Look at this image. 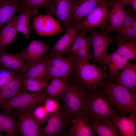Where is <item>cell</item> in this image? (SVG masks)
I'll use <instances>...</instances> for the list:
<instances>
[{
	"label": "cell",
	"mask_w": 136,
	"mask_h": 136,
	"mask_svg": "<svg viewBox=\"0 0 136 136\" xmlns=\"http://www.w3.org/2000/svg\"><path fill=\"white\" fill-rule=\"evenodd\" d=\"M87 31H79L76 34L72 43L73 45L67 51L66 54L76 55L79 51L83 50H90L91 45L90 37L87 36Z\"/></svg>",
	"instance_id": "cell-29"
},
{
	"label": "cell",
	"mask_w": 136,
	"mask_h": 136,
	"mask_svg": "<svg viewBox=\"0 0 136 136\" xmlns=\"http://www.w3.org/2000/svg\"><path fill=\"white\" fill-rule=\"evenodd\" d=\"M0 65L9 70L22 73L29 67L16 54L8 53L5 49L0 50Z\"/></svg>",
	"instance_id": "cell-21"
},
{
	"label": "cell",
	"mask_w": 136,
	"mask_h": 136,
	"mask_svg": "<svg viewBox=\"0 0 136 136\" xmlns=\"http://www.w3.org/2000/svg\"><path fill=\"white\" fill-rule=\"evenodd\" d=\"M111 80L136 94V63H129Z\"/></svg>",
	"instance_id": "cell-18"
},
{
	"label": "cell",
	"mask_w": 136,
	"mask_h": 136,
	"mask_svg": "<svg viewBox=\"0 0 136 136\" xmlns=\"http://www.w3.org/2000/svg\"><path fill=\"white\" fill-rule=\"evenodd\" d=\"M47 0H25L21 3V8L38 9L42 7Z\"/></svg>",
	"instance_id": "cell-37"
},
{
	"label": "cell",
	"mask_w": 136,
	"mask_h": 136,
	"mask_svg": "<svg viewBox=\"0 0 136 136\" xmlns=\"http://www.w3.org/2000/svg\"><path fill=\"white\" fill-rule=\"evenodd\" d=\"M45 88L37 92L23 91L0 105V109L10 111L32 112L36 107L44 103L49 97Z\"/></svg>",
	"instance_id": "cell-4"
},
{
	"label": "cell",
	"mask_w": 136,
	"mask_h": 136,
	"mask_svg": "<svg viewBox=\"0 0 136 136\" xmlns=\"http://www.w3.org/2000/svg\"><path fill=\"white\" fill-rule=\"evenodd\" d=\"M97 88L120 115H136V94L108 76Z\"/></svg>",
	"instance_id": "cell-1"
},
{
	"label": "cell",
	"mask_w": 136,
	"mask_h": 136,
	"mask_svg": "<svg viewBox=\"0 0 136 136\" xmlns=\"http://www.w3.org/2000/svg\"><path fill=\"white\" fill-rule=\"evenodd\" d=\"M15 111L17 115V129L20 134L22 136H43L44 128L32 112Z\"/></svg>",
	"instance_id": "cell-11"
},
{
	"label": "cell",
	"mask_w": 136,
	"mask_h": 136,
	"mask_svg": "<svg viewBox=\"0 0 136 136\" xmlns=\"http://www.w3.org/2000/svg\"><path fill=\"white\" fill-rule=\"evenodd\" d=\"M49 48L46 42L34 40L26 48L16 54L30 66L44 57Z\"/></svg>",
	"instance_id": "cell-13"
},
{
	"label": "cell",
	"mask_w": 136,
	"mask_h": 136,
	"mask_svg": "<svg viewBox=\"0 0 136 136\" xmlns=\"http://www.w3.org/2000/svg\"><path fill=\"white\" fill-rule=\"evenodd\" d=\"M79 31L78 24L69 26L66 28L64 34L51 49L52 54L60 56L66 54L76 34Z\"/></svg>",
	"instance_id": "cell-20"
},
{
	"label": "cell",
	"mask_w": 136,
	"mask_h": 136,
	"mask_svg": "<svg viewBox=\"0 0 136 136\" xmlns=\"http://www.w3.org/2000/svg\"><path fill=\"white\" fill-rule=\"evenodd\" d=\"M83 112L90 124L100 122L111 124L120 115L97 88H88Z\"/></svg>",
	"instance_id": "cell-2"
},
{
	"label": "cell",
	"mask_w": 136,
	"mask_h": 136,
	"mask_svg": "<svg viewBox=\"0 0 136 136\" xmlns=\"http://www.w3.org/2000/svg\"><path fill=\"white\" fill-rule=\"evenodd\" d=\"M73 0H47L43 7L47 14L54 15L65 29L72 26L71 21Z\"/></svg>",
	"instance_id": "cell-10"
},
{
	"label": "cell",
	"mask_w": 136,
	"mask_h": 136,
	"mask_svg": "<svg viewBox=\"0 0 136 136\" xmlns=\"http://www.w3.org/2000/svg\"><path fill=\"white\" fill-rule=\"evenodd\" d=\"M48 57L45 56L41 60L29 66L25 72L23 73L24 77L46 82Z\"/></svg>",
	"instance_id": "cell-28"
},
{
	"label": "cell",
	"mask_w": 136,
	"mask_h": 136,
	"mask_svg": "<svg viewBox=\"0 0 136 136\" xmlns=\"http://www.w3.org/2000/svg\"><path fill=\"white\" fill-rule=\"evenodd\" d=\"M44 103L43 106L49 115L58 111L62 105L61 100L49 97Z\"/></svg>",
	"instance_id": "cell-34"
},
{
	"label": "cell",
	"mask_w": 136,
	"mask_h": 136,
	"mask_svg": "<svg viewBox=\"0 0 136 136\" xmlns=\"http://www.w3.org/2000/svg\"><path fill=\"white\" fill-rule=\"evenodd\" d=\"M104 0H73L70 21L72 26L79 24Z\"/></svg>",
	"instance_id": "cell-15"
},
{
	"label": "cell",
	"mask_w": 136,
	"mask_h": 136,
	"mask_svg": "<svg viewBox=\"0 0 136 136\" xmlns=\"http://www.w3.org/2000/svg\"><path fill=\"white\" fill-rule=\"evenodd\" d=\"M110 8L109 1L103 0L77 24L79 31H88L96 28L103 29L107 27Z\"/></svg>",
	"instance_id": "cell-7"
},
{
	"label": "cell",
	"mask_w": 136,
	"mask_h": 136,
	"mask_svg": "<svg viewBox=\"0 0 136 136\" xmlns=\"http://www.w3.org/2000/svg\"><path fill=\"white\" fill-rule=\"evenodd\" d=\"M98 66L88 62L77 61L76 75L80 81L89 89L97 88L107 76Z\"/></svg>",
	"instance_id": "cell-8"
},
{
	"label": "cell",
	"mask_w": 136,
	"mask_h": 136,
	"mask_svg": "<svg viewBox=\"0 0 136 136\" xmlns=\"http://www.w3.org/2000/svg\"><path fill=\"white\" fill-rule=\"evenodd\" d=\"M17 114L14 111L0 109V131L6 136H20L17 129Z\"/></svg>",
	"instance_id": "cell-19"
},
{
	"label": "cell",
	"mask_w": 136,
	"mask_h": 136,
	"mask_svg": "<svg viewBox=\"0 0 136 136\" xmlns=\"http://www.w3.org/2000/svg\"><path fill=\"white\" fill-rule=\"evenodd\" d=\"M48 84L44 81L24 77L22 82L24 91L31 92L39 91L45 88Z\"/></svg>",
	"instance_id": "cell-32"
},
{
	"label": "cell",
	"mask_w": 136,
	"mask_h": 136,
	"mask_svg": "<svg viewBox=\"0 0 136 136\" xmlns=\"http://www.w3.org/2000/svg\"><path fill=\"white\" fill-rule=\"evenodd\" d=\"M91 35L89 37L93 48V62H97L98 67L102 72H105L107 65L104 61L108 55L107 50L110 45L114 43L115 36L110 35V31L107 27L100 31L94 29L90 30Z\"/></svg>",
	"instance_id": "cell-6"
},
{
	"label": "cell",
	"mask_w": 136,
	"mask_h": 136,
	"mask_svg": "<svg viewBox=\"0 0 136 136\" xmlns=\"http://www.w3.org/2000/svg\"><path fill=\"white\" fill-rule=\"evenodd\" d=\"M31 28L40 36L59 34L64 31L59 22L51 15L41 14L33 17Z\"/></svg>",
	"instance_id": "cell-12"
},
{
	"label": "cell",
	"mask_w": 136,
	"mask_h": 136,
	"mask_svg": "<svg viewBox=\"0 0 136 136\" xmlns=\"http://www.w3.org/2000/svg\"><path fill=\"white\" fill-rule=\"evenodd\" d=\"M120 136H136V115L130 114L129 116L119 115L114 119Z\"/></svg>",
	"instance_id": "cell-24"
},
{
	"label": "cell",
	"mask_w": 136,
	"mask_h": 136,
	"mask_svg": "<svg viewBox=\"0 0 136 136\" xmlns=\"http://www.w3.org/2000/svg\"><path fill=\"white\" fill-rule=\"evenodd\" d=\"M77 65L75 55L69 54L67 57H64L52 54L48 57L46 82L48 83L55 78L70 77L76 69Z\"/></svg>",
	"instance_id": "cell-5"
},
{
	"label": "cell",
	"mask_w": 136,
	"mask_h": 136,
	"mask_svg": "<svg viewBox=\"0 0 136 136\" xmlns=\"http://www.w3.org/2000/svg\"><path fill=\"white\" fill-rule=\"evenodd\" d=\"M88 89L76 75L74 77L72 75L68 78L66 89L61 101L63 107L73 118L83 112Z\"/></svg>",
	"instance_id": "cell-3"
},
{
	"label": "cell",
	"mask_w": 136,
	"mask_h": 136,
	"mask_svg": "<svg viewBox=\"0 0 136 136\" xmlns=\"http://www.w3.org/2000/svg\"><path fill=\"white\" fill-rule=\"evenodd\" d=\"M22 73L9 70L0 65V90L13 79Z\"/></svg>",
	"instance_id": "cell-33"
},
{
	"label": "cell",
	"mask_w": 136,
	"mask_h": 136,
	"mask_svg": "<svg viewBox=\"0 0 136 136\" xmlns=\"http://www.w3.org/2000/svg\"><path fill=\"white\" fill-rule=\"evenodd\" d=\"M17 22L13 25L7 35L0 41V50L5 49L7 46L12 43L18 33L16 27Z\"/></svg>",
	"instance_id": "cell-35"
},
{
	"label": "cell",
	"mask_w": 136,
	"mask_h": 136,
	"mask_svg": "<svg viewBox=\"0 0 136 136\" xmlns=\"http://www.w3.org/2000/svg\"><path fill=\"white\" fill-rule=\"evenodd\" d=\"M23 9L20 15L18 16L16 29L18 33L23 34L26 39H29L30 37L29 32L31 28L30 18L31 16L37 14L38 9L26 7Z\"/></svg>",
	"instance_id": "cell-26"
},
{
	"label": "cell",
	"mask_w": 136,
	"mask_h": 136,
	"mask_svg": "<svg viewBox=\"0 0 136 136\" xmlns=\"http://www.w3.org/2000/svg\"><path fill=\"white\" fill-rule=\"evenodd\" d=\"M15 1L21 3L25 0H13Z\"/></svg>",
	"instance_id": "cell-39"
},
{
	"label": "cell",
	"mask_w": 136,
	"mask_h": 136,
	"mask_svg": "<svg viewBox=\"0 0 136 136\" xmlns=\"http://www.w3.org/2000/svg\"><path fill=\"white\" fill-rule=\"evenodd\" d=\"M73 117L62 105L57 112L49 115L44 128L43 136H64Z\"/></svg>",
	"instance_id": "cell-9"
},
{
	"label": "cell",
	"mask_w": 136,
	"mask_h": 136,
	"mask_svg": "<svg viewBox=\"0 0 136 136\" xmlns=\"http://www.w3.org/2000/svg\"><path fill=\"white\" fill-rule=\"evenodd\" d=\"M54 78L45 88L49 97L62 100L66 89L68 78Z\"/></svg>",
	"instance_id": "cell-27"
},
{
	"label": "cell",
	"mask_w": 136,
	"mask_h": 136,
	"mask_svg": "<svg viewBox=\"0 0 136 136\" xmlns=\"http://www.w3.org/2000/svg\"><path fill=\"white\" fill-rule=\"evenodd\" d=\"M111 9L109 13V25L107 27L110 32L117 31L121 25L126 12L123 0H110Z\"/></svg>",
	"instance_id": "cell-16"
},
{
	"label": "cell",
	"mask_w": 136,
	"mask_h": 136,
	"mask_svg": "<svg viewBox=\"0 0 136 136\" xmlns=\"http://www.w3.org/2000/svg\"><path fill=\"white\" fill-rule=\"evenodd\" d=\"M89 125L100 136H119L117 127L114 123L108 124L100 122L92 123Z\"/></svg>",
	"instance_id": "cell-31"
},
{
	"label": "cell",
	"mask_w": 136,
	"mask_h": 136,
	"mask_svg": "<svg viewBox=\"0 0 136 136\" xmlns=\"http://www.w3.org/2000/svg\"><path fill=\"white\" fill-rule=\"evenodd\" d=\"M69 126V136H94L96 133L88 124L87 118L83 112L74 117Z\"/></svg>",
	"instance_id": "cell-17"
},
{
	"label": "cell",
	"mask_w": 136,
	"mask_h": 136,
	"mask_svg": "<svg viewBox=\"0 0 136 136\" xmlns=\"http://www.w3.org/2000/svg\"><path fill=\"white\" fill-rule=\"evenodd\" d=\"M36 119L43 126L47 121L49 115L43 106L41 105L36 107L32 112Z\"/></svg>",
	"instance_id": "cell-36"
},
{
	"label": "cell",
	"mask_w": 136,
	"mask_h": 136,
	"mask_svg": "<svg viewBox=\"0 0 136 136\" xmlns=\"http://www.w3.org/2000/svg\"><path fill=\"white\" fill-rule=\"evenodd\" d=\"M23 73L15 78L0 90V105L24 91L22 82Z\"/></svg>",
	"instance_id": "cell-22"
},
{
	"label": "cell",
	"mask_w": 136,
	"mask_h": 136,
	"mask_svg": "<svg viewBox=\"0 0 136 136\" xmlns=\"http://www.w3.org/2000/svg\"><path fill=\"white\" fill-rule=\"evenodd\" d=\"M128 61L116 51L108 54L104 61L105 64L109 67V73L107 76L112 79L117 75L129 63Z\"/></svg>",
	"instance_id": "cell-23"
},
{
	"label": "cell",
	"mask_w": 136,
	"mask_h": 136,
	"mask_svg": "<svg viewBox=\"0 0 136 136\" xmlns=\"http://www.w3.org/2000/svg\"><path fill=\"white\" fill-rule=\"evenodd\" d=\"M125 18L117 33L115 36L114 43L132 41L136 42V10L131 7L126 11Z\"/></svg>",
	"instance_id": "cell-14"
},
{
	"label": "cell",
	"mask_w": 136,
	"mask_h": 136,
	"mask_svg": "<svg viewBox=\"0 0 136 136\" xmlns=\"http://www.w3.org/2000/svg\"><path fill=\"white\" fill-rule=\"evenodd\" d=\"M1 132L0 131V136H4V135H3L1 133Z\"/></svg>",
	"instance_id": "cell-40"
},
{
	"label": "cell",
	"mask_w": 136,
	"mask_h": 136,
	"mask_svg": "<svg viewBox=\"0 0 136 136\" xmlns=\"http://www.w3.org/2000/svg\"><path fill=\"white\" fill-rule=\"evenodd\" d=\"M21 8L20 3L13 0H0V30Z\"/></svg>",
	"instance_id": "cell-25"
},
{
	"label": "cell",
	"mask_w": 136,
	"mask_h": 136,
	"mask_svg": "<svg viewBox=\"0 0 136 136\" xmlns=\"http://www.w3.org/2000/svg\"><path fill=\"white\" fill-rule=\"evenodd\" d=\"M116 43L118 48L116 51L118 53L129 60L136 59V42L120 41Z\"/></svg>",
	"instance_id": "cell-30"
},
{
	"label": "cell",
	"mask_w": 136,
	"mask_h": 136,
	"mask_svg": "<svg viewBox=\"0 0 136 136\" xmlns=\"http://www.w3.org/2000/svg\"><path fill=\"white\" fill-rule=\"evenodd\" d=\"M123 4L124 6L128 5H130L136 10V0H123Z\"/></svg>",
	"instance_id": "cell-38"
}]
</instances>
